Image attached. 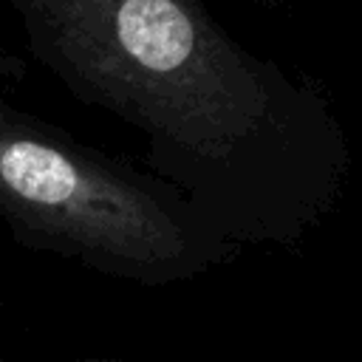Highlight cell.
Listing matches in <instances>:
<instances>
[{"label": "cell", "mask_w": 362, "mask_h": 362, "mask_svg": "<svg viewBox=\"0 0 362 362\" xmlns=\"http://www.w3.org/2000/svg\"><path fill=\"white\" fill-rule=\"evenodd\" d=\"M249 3H260V6H277L280 0H249Z\"/></svg>", "instance_id": "7a4b0ae2"}, {"label": "cell", "mask_w": 362, "mask_h": 362, "mask_svg": "<svg viewBox=\"0 0 362 362\" xmlns=\"http://www.w3.org/2000/svg\"><path fill=\"white\" fill-rule=\"evenodd\" d=\"M0 175L17 195L40 204L68 201L76 189L74 164L31 139H11L0 144Z\"/></svg>", "instance_id": "6da1fadb"}]
</instances>
